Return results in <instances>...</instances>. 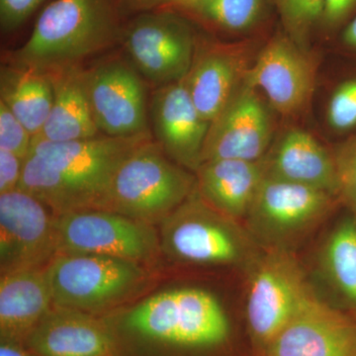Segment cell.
I'll list each match as a JSON object with an SVG mask.
<instances>
[{"mask_svg":"<svg viewBox=\"0 0 356 356\" xmlns=\"http://www.w3.org/2000/svg\"><path fill=\"white\" fill-rule=\"evenodd\" d=\"M151 139V134L129 138L98 135L70 142L33 137L18 188L39 199L55 216L103 210L119 166Z\"/></svg>","mask_w":356,"mask_h":356,"instance_id":"obj_1","label":"cell"},{"mask_svg":"<svg viewBox=\"0 0 356 356\" xmlns=\"http://www.w3.org/2000/svg\"><path fill=\"white\" fill-rule=\"evenodd\" d=\"M120 37L110 0H54L40 14L31 36L14 53L13 65L44 72L79 67Z\"/></svg>","mask_w":356,"mask_h":356,"instance_id":"obj_2","label":"cell"},{"mask_svg":"<svg viewBox=\"0 0 356 356\" xmlns=\"http://www.w3.org/2000/svg\"><path fill=\"white\" fill-rule=\"evenodd\" d=\"M121 329L163 346L211 348L226 343L229 322L219 300L201 288L165 290L127 309Z\"/></svg>","mask_w":356,"mask_h":356,"instance_id":"obj_3","label":"cell"},{"mask_svg":"<svg viewBox=\"0 0 356 356\" xmlns=\"http://www.w3.org/2000/svg\"><path fill=\"white\" fill-rule=\"evenodd\" d=\"M161 252L195 266H245L261 248L245 226L206 202L196 191L161 222Z\"/></svg>","mask_w":356,"mask_h":356,"instance_id":"obj_4","label":"cell"},{"mask_svg":"<svg viewBox=\"0 0 356 356\" xmlns=\"http://www.w3.org/2000/svg\"><path fill=\"white\" fill-rule=\"evenodd\" d=\"M196 187V177L168 158L151 139L119 166L103 210L154 226L170 216Z\"/></svg>","mask_w":356,"mask_h":356,"instance_id":"obj_5","label":"cell"},{"mask_svg":"<svg viewBox=\"0 0 356 356\" xmlns=\"http://www.w3.org/2000/svg\"><path fill=\"white\" fill-rule=\"evenodd\" d=\"M247 267L248 331L262 353L314 290L287 248H261Z\"/></svg>","mask_w":356,"mask_h":356,"instance_id":"obj_6","label":"cell"},{"mask_svg":"<svg viewBox=\"0 0 356 356\" xmlns=\"http://www.w3.org/2000/svg\"><path fill=\"white\" fill-rule=\"evenodd\" d=\"M44 269L53 306L88 314L123 301L147 277L140 264L95 254H58Z\"/></svg>","mask_w":356,"mask_h":356,"instance_id":"obj_7","label":"cell"},{"mask_svg":"<svg viewBox=\"0 0 356 356\" xmlns=\"http://www.w3.org/2000/svg\"><path fill=\"white\" fill-rule=\"evenodd\" d=\"M336 196L264 175L245 227L262 248H288L330 214Z\"/></svg>","mask_w":356,"mask_h":356,"instance_id":"obj_8","label":"cell"},{"mask_svg":"<svg viewBox=\"0 0 356 356\" xmlns=\"http://www.w3.org/2000/svg\"><path fill=\"white\" fill-rule=\"evenodd\" d=\"M58 254L102 255L142 264L161 252L153 225L108 210H83L55 216Z\"/></svg>","mask_w":356,"mask_h":356,"instance_id":"obj_9","label":"cell"},{"mask_svg":"<svg viewBox=\"0 0 356 356\" xmlns=\"http://www.w3.org/2000/svg\"><path fill=\"white\" fill-rule=\"evenodd\" d=\"M84 86L98 130L110 137L149 135L146 86L130 62L100 60L83 70Z\"/></svg>","mask_w":356,"mask_h":356,"instance_id":"obj_10","label":"cell"},{"mask_svg":"<svg viewBox=\"0 0 356 356\" xmlns=\"http://www.w3.org/2000/svg\"><path fill=\"white\" fill-rule=\"evenodd\" d=\"M123 39L131 64L158 88L182 81L193 64V32L186 21L172 13L136 18Z\"/></svg>","mask_w":356,"mask_h":356,"instance_id":"obj_11","label":"cell"},{"mask_svg":"<svg viewBox=\"0 0 356 356\" xmlns=\"http://www.w3.org/2000/svg\"><path fill=\"white\" fill-rule=\"evenodd\" d=\"M58 254L55 215L22 189L0 193L1 275L43 268Z\"/></svg>","mask_w":356,"mask_h":356,"instance_id":"obj_12","label":"cell"},{"mask_svg":"<svg viewBox=\"0 0 356 356\" xmlns=\"http://www.w3.org/2000/svg\"><path fill=\"white\" fill-rule=\"evenodd\" d=\"M261 355L356 356V318L314 292Z\"/></svg>","mask_w":356,"mask_h":356,"instance_id":"obj_13","label":"cell"},{"mask_svg":"<svg viewBox=\"0 0 356 356\" xmlns=\"http://www.w3.org/2000/svg\"><path fill=\"white\" fill-rule=\"evenodd\" d=\"M243 83L261 90L278 113L296 116L315 90L316 67L306 50L286 34L273 37L245 70Z\"/></svg>","mask_w":356,"mask_h":356,"instance_id":"obj_14","label":"cell"},{"mask_svg":"<svg viewBox=\"0 0 356 356\" xmlns=\"http://www.w3.org/2000/svg\"><path fill=\"white\" fill-rule=\"evenodd\" d=\"M273 125L257 89L243 81L210 123L202 163L215 159L259 161L266 156Z\"/></svg>","mask_w":356,"mask_h":356,"instance_id":"obj_15","label":"cell"},{"mask_svg":"<svg viewBox=\"0 0 356 356\" xmlns=\"http://www.w3.org/2000/svg\"><path fill=\"white\" fill-rule=\"evenodd\" d=\"M149 115L154 138L166 156L196 172L202 163L210 123L204 120L193 104L185 79L154 91Z\"/></svg>","mask_w":356,"mask_h":356,"instance_id":"obj_16","label":"cell"},{"mask_svg":"<svg viewBox=\"0 0 356 356\" xmlns=\"http://www.w3.org/2000/svg\"><path fill=\"white\" fill-rule=\"evenodd\" d=\"M38 356H118L116 337L91 314L54 307L26 341Z\"/></svg>","mask_w":356,"mask_h":356,"instance_id":"obj_17","label":"cell"},{"mask_svg":"<svg viewBox=\"0 0 356 356\" xmlns=\"http://www.w3.org/2000/svg\"><path fill=\"white\" fill-rule=\"evenodd\" d=\"M261 163L267 175L320 189L339 199L334 156L306 131H288Z\"/></svg>","mask_w":356,"mask_h":356,"instance_id":"obj_18","label":"cell"},{"mask_svg":"<svg viewBox=\"0 0 356 356\" xmlns=\"http://www.w3.org/2000/svg\"><path fill=\"white\" fill-rule=\"evenodd\" d=\"M53 308L46 269L3 274L0 280L1 341L23 344Z\"/></svg>","mask_w":356,"mask_h":356,"instance_id":"obj_19","label":"cell"},{"mask_svg":"<svg viewBox=\"0 0 356 356\" xmlns=\"http://www.w3.org/2000/svg\"><path fill=\"white\" fill-rule=\"evenodd\" d=\"M242 53L234 47L214 46L194 58L185 83L204 120H214L242 83L248 67Z\"/></svg>","mask_w":356,"mask_h":356,"instance_id":"obj_20","label":"cell"},{"mask_svg":"<svg viewBox=\"0 0 356 356\" xmlns=\"http://www.w3.org/2000/svg\"><path fill=\"white\" fill-rule=\"evenodd\" d=\"M195 173L204 200L236 221L247 217L266 175L261 161L241 159L205 161Z\"/></svg>","mask_w":356,"mask_h":356,"instance_id":"obj_21","label":"cell"},{"mask_svg":"<svg viewBox=\"0 0 356 356\" xmlns=\"http://www.w3.org/2000/svg\"><path fill=\"white\" fill-rule=\"evenodd\" d=\"M83 70L72 67L48 72L53 83V106L43 130L35 137L70 142L90 139L100 133L89 104Z\"/></svg>","mask_w":356,"mask_h":356,"instance_id":"obj_22","label":"cell"},{"mask_svg":"<svg viewBox=\"0 0 356 356\" xmlns=\"http://www.w3.org/2000/svg\"><path fill=\"white\" fill-rule=\"evenodd\" d=\"M0 102L17 117L32 137L40 135L54 102L50 74L30 67H2Z\"/></svg>","mask_w":356,"mask_h":356,"instance_id":"obj_23","label":"cell"},{"mask_svg":"<svg viewBox=\"0 0 356 356\" xmlns=\"http://www.w3.org/2000/svg\"><path fill=\"white\" fill-rule=\"evenodd\" d=\"M323 278L339 309L356 318V217L337 222L318 254Z\"/></svg>","mask_w":356,"mask_h":356,"instance_id":"obj_24","label":"cell"},{"mask_svg":"<svg viewBox=\"0 0 356 356\" xmlns=\"http://www.w3.org/2000/svg\"><path fill=\"white\" fill-rule=\"evenodd\" d=\"M269 0H177L172 6L227 33H243L266 17Z\"/></svg>","mask_w":356,"mask_h":356,"instance_id":"obj_25","label":"cell"},{"mask_svg":"<svg viewBox=\"0 0 356 356\" xmlns=\"http://www.w3.org/2000/svg\"><path fill=\"white\" fill-rule=\"evenodd\" d=\"M280 14L285 34L302 49L312 34L322 27L324 0H273Z\"/></svg>","mask_w":356,"mask_h":356,"instance_id":"obj_26","label":"cell"},{"mask_svg":"<svg viewBox=\"0 0 356 356\" xmlns=\"http://www.w3.org/2000/svg\"><path fill=\"white\" fill-rule=\"evenodd\" d=\"M330 126L337 131L356 127V79H348L332 93L327 109Z\"/></svg>","mask_w":356,"mask_h":356,"instance_id":"obj_27","label":"cell"},{"mask_svg":"<svg viewBox=\"0 0 356 356\" xmlns=\"http://www.w3.org/2000/svg\"><path fill=\"white\" fill-rule=\"evenodd\" d=\"M334 156L339 200L356 216V137L343 145Z\"/></svg>","mask_w":356,"mask_h":356,"instance_id":"obj_28","label":"cell"},{"mask_svg":"<svg viewBox=\"0 0 356 356\" xmlns=\"http://www.w3.org/2000/svg\"><path fill=\"white\" fill-rule=\"evenodd\" d=\"M32 135L17 117L0 102V149L27 158L31 147Z\"/></svg>","mask_w":356,"mask_h":356,"instance_id":"obj_29","label":"cell"},{"mask_svg":"<svg viewBox=\"0 0 356 356\" xmlns=\"http://www.w3.org/2000/svg\"><path fill=\"white\" fill-rule=\"evenodd\" d=\"M43 1L44 0H0L2 31L10 32L19 27Z\"/></svg>","mask_w":356,"mask_h":356,"instance_id":"obj_30","label":"cell"},{"mask_svg":"<svg viewBox=\"0 0 356 356\" xmlns=\"http://www.w3.org/2000/svg\"><path fill=\"white\" fill-rule=\"evenodd\" d=\"M356 14V0H324L322 28L334 32L350 22Z\"/></svg>","mask_w":356,"mask_h":356,"instance_id":"obj_31","label":"cell"},{"mask_svg":"<svg viewBox=\"0 0 356 356\" xmlns=\"http://www.w3.org/2000/svg\"><path fill=\"white\" fill-rule=\"evenodd\" d=\"M24 163L25 159L17 154L0 149V193L19 187Z\"/></svg>","mask_w":356,"mask_h":356,"instance_id":"obj_32","label":"cell"},{"mask_svg":"<svg viewBox=\"0 0 356 356\" xmlns=\"http://www.w3.org/2000/svg\"><path fill=\"white\" fill-rule=\"evenodd\" d=\"M0 356H38L33 351L26 350L22 344L1 341Z\"/></svg>","mask_w":356,"mask_h":356,"instance_id":"obj_33","label":"cell"},{"mask_svg":"<svg viewBox=\"0 0 356 356\" xmlns=\"http://www.w3.org/2000/svg\"><path fill=\"white\" fill-rule=\"evenodd\" d=\"M341 40L346 47L356 51V14L341 30Z\"/></svg>","mask_w":356,"mask_h":356,"instance_id":"obj_34","label":"cell"},{"mask_svg":"<svg viewBox=\"0 0 356 356\" xmlns=\"http://www.w3.org/2000/svg\"><path fill=\"white\" fill-rule=\"evenodd\" d=\"M129 6L136 9H151L161 6H172L175 0H124Z\"/></svg>","mask_w":356,"mask_h":356,"instance_id":"obj_35","label":"cell"},{"mask_svg":"<svg viewBox=\"0 0 356 356\" xmlns=\"http://www.w3.org/2000/svg\"><path fill=\"white\" fill-rule=\"evenodd\" d=\"M175 1H177V0H175Z\"/></svg>","mask_w":356,"mask_h":356,"instance_id":"obj_36","label":"cell"},{"mask_svg":"<svg viewBox=\"0 0 356 356\" xmlns=\"http://www.w3.org/2000/svg\"><path fill=\"white\" fill-rule=\"evenodd\" d=\"M356 217V216H355Z\"/></svg>","mask_w":356,"mask_h":356,"instance_id":"obj_37","label":"cell"}]
</instances>
